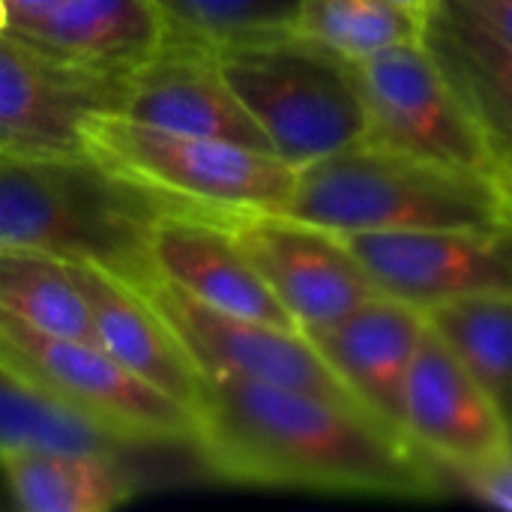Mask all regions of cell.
<instances>
[{"mask_svg":"<svg viewBox=\"0 0 512 512\" xmlns=\"http://www.w3.org/2000/svg\"><path fill=\"white\" fill-rule=\"evenodd\" d=\"M429 330L489 393L512 432V294H474L426 309Z\"/></svg>","mask_w":512,"mask_h":512,"instance_id":"ffe728a7","label":"cell"},{"mask_svg":"<svg viewBox=\"0 0 512 512\" xmlns=\"http://www.w3.org/2000/svg\"><path fill=\"white\" fill-rule=\"evenodd\" d=\"M498 177H501V183H504V189H507V195H510V204H512V159H501Z\"/></svg>","mask_w":512,"mask_h":512,"instance_id":"f1b7e54d","label":"cell"},{"mask_svg":"<svg viewBox=\"0 0 512 512\" xmlns=\"http://www.w3.org/2000/svg\"><path fill=\"white\" fill-rule=\"evenodd\" d=\"M423 45L486 129L498 159H512V48L468 15L435 3Z\"/></svg>","mask_w":512,"mask_h":512,"instance_id":"ac0fdd59","label":"cell"},{"mask_svg":"<svg viewBox=\"0 0 512 512\" xmlns=\"http://www.w3.org/2000/svg\"><path fill=\"white\" fill-rule=\"evenodd\" d=\"M168 42L219 51L297 30L303 0H153Z\"/></svg>","mask_w":512,"mask_h":512,"instance_id":"7402d4cb","label":"cell"},{"mask_svg":"<svg viewBox=\"0 0 512 512\" xmlns=\"http://www.w3.org/2000/svg\"><path fill=\"white\" fill-rule=\"evenodd\" d=\"M117 114L153 129L270 150L264 132L222 78L213 51L195 45L165 42L162 51L132 69L123 78Z\"/></svg>","mask_w":512,"mask_h":512,"instance_id":"7c38bea8","label":"cell"},{"mask_svg":"<svg viewBox=\"0 0 512 512\" xmlns=\"http://www.w3.org/2000/svg\"><path fill=\"white\" fill-rule=\"evenodd\" d=\"M402 429L429 462L444 465L477 462L512 441L498 405L429 327L408 372Z\"/></svg>","mask_w":512,"mask_h":512,"instance_id":"5bb4252c","label":"cell"},{"mask_svg":"<svg viewBox=\"0 0 512 512\" xmlns=\"http://www.w3.org/2000/svg\"><path fill=\"white\" fill-rule=\"evenodd\" d=\"M282 216L333 234L492 231L510 228L512 204L498 174L441 165L363 138L300 165Z\"/></svg>","mask_w":512,"mask_h":512,"instance_id":"3957f363","label":"cell"},{"mask_svg":"<svg viewBox=\"0 0 512 512\" xmlns=\"http://www.w3.org/2000/svg\"><path fill=\"white\" fill-rule=\"evenodd\" d=\"M222 78L270 150L300 168L369 135L354 60L300 30L213 51Z\"/></svg>","mask_w":512,"mask_h":512,"instance_id":"277c9868","label":"cell"},{"mask_svg":"<svg viewBox=\"0 0 512 512\" xmlns=\"http://www.w3.org/2000/svg\"><path fill=\"white\" fill-rule=\"evenodd\" d=\"M150 255L156 273L198 303L234 318L297 330L228 222L183 210L165 213L156 222Z\"/></svg>","mask_w":512,"mask_h":512,"instance_id":"9a60e30c","label":"cell"},{"mask_svg":"<svg viewBox=\"0 0 512 512\" xmlns=\"http://www.w3.org/2000/svg\"><path fill=\"white\" fill-rule=\"evenodd\" d=\"M438 3L468 15L471 21H477L495 39L512 48V0H438Z\"/></svg>","mask_w":512,"mask_h":512,"instance_id":"484cf974","label":"cell"},{"mask_svg":"<svg viewBox=\"0 0 512 512\" xmlns=\"http://www.w3.org/2000/svg\"><path fill=\"white\" fill-rule=\"evenodd\" d=\"M192 423V447L225 483L369 498L438 495L426 456L357 405L201 372Z\"/></svg>","mask_w":512,"mask_h":512,"instance_id":"6da1fadb","label":"cell"},{"mask_svg":"<svg viewBox=\"0 0 512 512\" xmlns=\"http://www.w3.org/2000/svg\"><path fill=\"white\" fill-rule=\"evenodd\" d=\"M0 474L24 512H108L132 495L117 453L21 447L0 453Z\"/></svg>","mask_w":512,"mask_h":512,"instance_id":"d6986e66","label":"cell"},{"mask_svg":"<svg viewBox=\"0 0 512 512\" xmlns=\"http://www.w3.org/2000/svg\"><path fill=\"white\" fill-rule=\"evenodd\" d=\"M84 150L177 210L222 222L282 213L297 177V168L270 150L153 129L117 111L84 126Z\"/></svg>","mask_w":512,"mask_h":512,"instance_id":"5b68a950","label":"cell"},{"mask_svg":"<svg viewBox=\"0 0 512 512\" xmlns=\"http://www.w3.org/2000/svg\"><path fill=\"white\" fill-rule=\"evenodd\" d=\"M426 327V312L396 297L375 294L345 318L303 330V336L324 357L345 390L378 423L405 438V384Z\"/></svg>","mask_w":512,"mask_h":512,"instance_id":"4fadbf2b","label":"cell"},{"mask_svg":"<svg viewBox=\"0 0 512 512\" xmlns=\"http://www.w3.org/2000/svg\"><path fill=\"white\" fill-rule=\"evenodd\" d=\"M57 0H0V30H15L45 9H51Z\"/></svg>","mask_w":512,"mask_h":512,"instance_id":"4316f807","label":"cell"},{"mask_svg":"<svg viewBox=\"0 0 512 512\" xmlns=\"http://www.w3.org/2000/svg\"><path fill=\"white\" fill-rule=\"evenodd\" d=\"M297 30L357 63L420 39L423 21L393 0H303Z\"/></svg>","mask_w":512,"mask_h":512,"instance_id":"603a6c76","label":"cell"},{"mask_svg":"<svg viewBox=\"0 0 512 512\" xmlns=\"http://www.w3.org/2000/svg\"><path fill=\"white\" fill-rule=\"evenodd\" d=\"M429 471L438 483V495L459 492L477 504L512 512V441L477 462H465V465L429 462Z\"/></svg>","mask_w":512,"mask_h":512,"instance_id":"d4e9b609","label":"cell"},{"mask_svg":"<svg viewBox=\"0 0 512 512\" xmlns=\"http://www.w3.org/2000/svg\"><path fill=\"white\" fill-rule=\"evenodd\" d=\"M378 144L468 171L498 174L501 159L423 39L354 63Z\"/></svg>","mask_w":512,"mask_h":512,"instance_id":"52a82bcc","label":"cell"},{"mask_svg":"<svg viewBox=\"0 0 512 512\" xmlns=\"http://www.w3.org/2000/svg\"><path fill=\"white\" fill-rule=\"evenodd\" d=\"M0 309L36 330L99 345L72 267L51 255L0 249Z\"/></svg>","mask_w":512,"mask_h":512,"instance_id":"44dd1931","label":"cell"},{"mask_svg":"<svg viewBox=\"0 0 512 512\" xmlns=\"http://www.w3.org/2000/svg\"><path fill=\"white\" fill-rule=\"evenodd\" d=\"M69 267L90 306L99 348H105L123 369L171 396L192 414L201 372L180 348L171 327L156 315V309L135 288L99 267Z\"/></svg>","mask_w":512,"mask_h":512,"instance_id":"e0dca14e","label":"cell"},{"mask_svg":"<svg viewBox=\"0 0 512 512\" xmlns=\"http://www.w3.org/2000/svg\"><path fill=\"white\" fill-rule=\"evenodd\" d=\"M372 285L420 312L474 294H512L510 228L339 234Z\"/></svg>","mask_w":512,"mask_h":512,"instance_id":"9c48e42d","label":"cell"},{"mask_svg":"<svg viewBox=\"0 0 512 512\" xmlns=\"http://www.w3.org/2000/svg\"><path fill=\"white\" fill-rule=\"evenodd\" d=\"M228 225L300 333L333 324L381 294L342 237L327 228L282 213L243 216Z\"/></svg>","mask_w":512,"mask_h":512,"instance_id":"8fae6325","label":"cell"},{"mask_svg":"<svg viewBox=\"0 0 512 512\" xmlns=\"http://www.w3.org/2000/svg\"><path fill=\"white\" fill-rule=\"evenodd\" d=\"M393 3H399L402 9H408L411 15H417L420 21H426V15L435 9V3L438 0H393Z\"/></svg>","mask_w":512,"mask_h":512,"instance_id":"83f0119b","label":"cell"},{"mask_svg":"<svg viewBox=\"0 0 512 512\" xmlns=\"http://www.w3.org/2000/svg\"><path fill=\"white\" fill-rule=\"evenodd\" d=\"M135 291L171 327L198 372L237 375L363 408L300 330L216 312L159 273Z\"/></svg>","mask_w":512,"mask_h":512,"instance_id":"ba28073f","label":"cell"},{"mask_svg":"<svg viewBox=\"0 0 512 512\" xmlns=\"http://www.w3.org/2000/svg\"><path fill=\"white\" fill-rule=\"evenodd\" d=\"M0 363L120 447H192L189 408L123 369L99 345L36 330L0 309Z\"/></svg>","mask_w":512,"mask_h":512,"instance_id":"8992f818","label":"cell"},{"mask_svg":"<svg viewBox=\"0 0 512 512\" xmlns=\"http://www.w3.org/2000/svg\"><path fill=\"white\" fill-rule=\"evenodd\" d=\"M69 66L126 78L165 48L153 0H57L33 21L6 30Z\"/></svg>","mask_w":512,"mask_h":512,"instance_id":"2e32d148","label":"cell"},{"mask_svg":"<svg viewBox=\"0 0 512 512\" xmlns=\"http://www.w3.org/2000/svg\"><path fill=\"white\" fill-rule=\"evenodd\" d=\"M21 447L120 453L114 438L69 414L0 363V453Z\"/></svg>","mask_w":512,"mask_h":512,"instance_id":"cb8c5ba5","label":"cell"},{"mask_svg":"<svg viewBox=\"0 0 512 512\" xmlns=\"http://www.w3.org/2000/svg\"><path fill=\"white\" fill-rule=\"evenodd\" d=\"M123 78L48 57L0 30V156L87 153L84 126L117 111Z\"/></svg>","mask_w":512,"mask_h":512,"instance_id":"30bf717a","label":"cell"},{"mask_svg":"<svg viewBox=\"0 0 512 512\" xmlns=\"http://www.w3.org/2000/svg\"><path fill=\"white\" fill-rule=\"evenodd\" d=\"M174 210L90 153L0 156V249L90 264L138 288L156 276L150 240Z\"/></svg>","mask_w":512,"mask_h":512,"instance_id":"7a4b0ae2","label":"cell"}]
</instances>
